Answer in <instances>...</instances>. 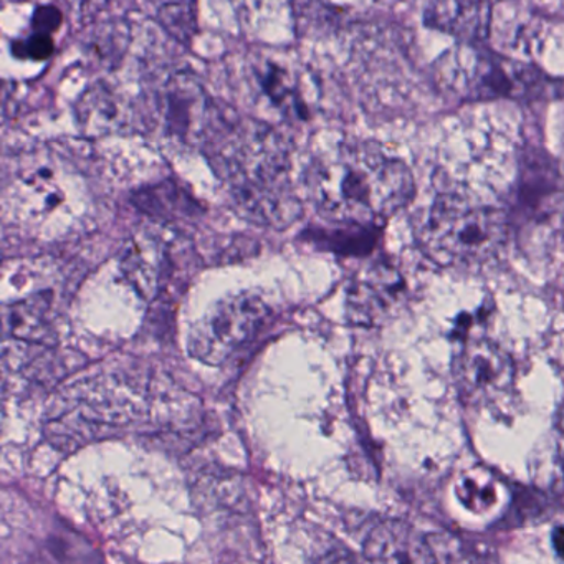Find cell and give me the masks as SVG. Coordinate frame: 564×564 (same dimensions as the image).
Segmentation results:
<instances>
[{"label":"cell","mask_w":564,"mask_h":564,"mask_svg":"<svg viewBox=\"0 0 564 564\" xmlns=\"http://www.w3.org/2000/svg\"><path fill=\"white\" fill-rule=\"evenodd\" d=\"M118 108L120 105L108 91V88L98 85L85 94L78 104V121L85 130L91 131V133H104V131L111 130L113 123H117L113 120H117L118 113H120Z\"/></svg>","instance_id":"obj_14"},{"label":"cell","mask_w":564,"mask_h":564,"mask_svg":"<svg viewBox=\"0 0 564 564\" xmlns=\"http://www.w3.org/2000/svg\"><path fill=\"white\" fill-rule=\"evenodd\" d=\"M269 318L262 296L252 292L227 296L194 323L187 339L189 355L204 365H224L257 338Z\"/></svg>","instance_id":"obj_5"},{"label":"cell","mask_w":564,"mask_h":564,"mask_svg":"<svg viewBox=\"0 0 564 564\" xmlns=\"http://www.w3.org/2000/svg\"><path fill=\"white\" fill-rule=\"evenodd\" d=\"M404 293V279L394 267L386 262L372 263L349 285L348 319L359 326L379 325L401 305Z\"/></svg>","instance_id":"obj_7"},{"label":"cell","mask_w":564,"mask_h":564,"mask_svg":"<svg viewBox=\"0 0 564 564\" xmlns=\"http://www.w3.org/2000/svg\"><path fill=\"white\" fill-rule=\"evenodd\" d=\"M259 80L263 94L275 105L276 110L282 111L283 117L300 121L310 120L308 104L292 72L275 62H267L260 72Z\"/></svg>","instance_id":"obj_12"},{"label":"cell","mask_w":564,"mask_h":564,"mask_svg":"<svg viewBox=\"0 0 564 564\" xmlns=\"http://www.w3.org/2000/svg\"><path fill=\"white\" fill-rule=\"evenodd\" d=\"M365 553L369 560L391 561V563L435 561L429 538L419 536L417 531L398 521L378 524L366 540Z\"/></svg>","instance_id":"obj_10"},{"label":"cell","mask_w":564,"mask_h":564,"mask_svg":"<svg viewBox=\"0 0 564 564\" xmlns=\"http://www.w3.org/2000/svg\"><path fill=\"white\" fill-rule=\"evenodd\" d=\"M556 427L560 429L561 434L564 435V394L563 399H561L560 405H557Z\"/></svg>","instance_id":"obj_21"},{"label":"cell","mask_w":564,"mask_h":564,"mask_svg":"<svg viewBox=\"0 0 564 564\" xmlns=\"http://www.w3.org/2000/svg\"><path fill=\"white\" fill-rule=\"evenodd\" d=\"M54 52V35L44 34V32H32L28 39H19L12 44V54L24 61H48Z\"/></svg>","instance_id":"obj_17"},{"label":"cell","mask_w":564,"mask_h":564,"mask_svg":"<svg viewBox=\"0 0 564 564\" xmlns=\"http://www.w3.org/2000/svg\"><path fill=\"white\" fill-rule=\"evenodd\" d=\"M308 199L316 213L336 226L378 229L414 197L408 164L389 158L372 143H345L310 163Z\"/></svg>","instance_id":"obj_1"},{"label":"cell","mask_w":564,"mask_h":564,"mask_svg":"<svg viewBox=\"0 0 564 564\" xmlns=\"http://www.w3.org/2000/svg\"><path fill=\"white\" fill-rule=\"evenodd\" d=\"M497 481L485 471H470L458 484L457 495L468 510H488L498 500Z\"/></svg>","instance_id":"obj_16"},{"label":"cell","mask_w":564,"mask_h":564,"mask_svg":"<svg viewBox=\"0 0 564 564\" xmlns=\"http://www.w3.org/2000/svg\"><path fill=\"white\" fill-rule=\"evenodd\" d=\"M510 216L458 196L434 200L421 229L425 256L447 269H480L494 262L510 239Z\"/></svg>","instance_id":"obj_3"},{"label":"cell","mask_w":564,"mask_h":564,"mask_svg":"<svg viewBox=\"0 0 564 564\" xmlns=\"http://www.w3.org/2000/svg\"><path fill=\"white\" fill-rule=\"evenodd\" d=\"M434 74L442 90L464 100L524 98L541 85L531 68L498 58L470 42H462L442 55L435 62Z\"/></svg>","instance_id":"obj_4"},{"label":"cell","mask_w":564,"mask_h":564,"mask_svg":"<svg viewBox=\"0 0 564 564\" xmlns=\"http://www.w3.org/2000/svg\"><path fill=\"white\" fill-rule=\"evenodd\" d=\"M563 177H564V173H563Z\"/></svg>","instance_id":"obj_22"},{"label":"cell","mask_w":564,"mask_h":564,"mask_svg":"<svg viewBox=\"0 0 564 564\" xmlns=\"http://www.w3.org/2000/svg\"><path fill=\"white\" fill-rule=\"evenodd\" d=\"M158 21L181 44H189L196 35L197 0H160Z\"/></svg>","instance_id":"obj_15"},{"label":"cell","mask_w":564,"mask_h":564,"mask_svg":"<svg viewBox=\"0 0 564 564\" xmlns=\"http://www.w3.org/2000/svg\"><path fill=\"white\" fill-rule=\"evenodd\" d=\"M229 134L207 137L210 164L229 187L240 216L260 226L285 229L296 223L302 204L290 184V151L267 124H227Z\"/></svg>","instance_id":"obj_2"},{"label":"cell","mask_w":564,"mask_h":564,"mask_svg":"<svg viewBox=\"0 0 564 564\" xmlns=\"http://www.w3.org/2000/svg\"><path fill=\"white\" fill-rule=\"evenodd\" d=\"M133 203L153 219L180 223L199 216L200 206L176 181H164L133 194Z\"/></svg>","instance_id":"obj_11"},{"label":"cell","mask_w":564,"mask_h":564,"mask_svg":"<svg viewBox=\"0 0 564 564\" xmlns=\"http://www.w3.org/2000/svg\"><path fill=\"white\" fill-rule=\"evenodd\" d=\"M62 24H64V14L55 6H39L32 14V32L54 35L55 32L61 31Z\"/></svg>","instance_id":"obj_18"},{"label":"cell","mask_w":564,"mask_h":564,"mask_svg":"<svg viewBox=\"0 0 564 564\" xmlns=\"http://www.w3.org/2000/svg\"><path fill=\"white\" fill-rule=\"evenodd\" d=\"M51 306L52 299L47 293L12 305L8 313V326L12 336L25 341H42L48 332Z\"/></svg>","instance_id":"obj_13"},{"label":"cell","mask_w":564,"mask_h":564,"mask_svg":"<svg viewBox=\"0 0 564 564\" xmlns=\"http://www.w3.org/2000/svg\"><path fill=\"white\" fill-rule=\"evenodd\" d=\"M121 272L144 300L158 299L173 275V256L166 240L144 230L124 247Z\"/></svg>","instance_id":"obj_8"},{"label":"cell","mask_w":564,"mask_h":564,"mask_svg":"<svg viewBox=\"0 0 564 564\" xmlns=\"http://www.w3.org/2000/svg\"><path fill=\"white\" fill-rule=\"evenodd\" d=\"M554 550L564 557V528H557L553 533Z\"/></svg>","instance_id":"obj_20"},{"label":"cell","mask_w":564,"mask_h":564,"mask_svg":"<svg viewBox=\"0 0 564 564\" xmlns=\"http://www.w3.org/2000/svg\"><path fill=\"white\" fill-rule=\"evenodd\" d=\"M78 8V12L84 15L97 14L98 11L108 4V0H72Z\"/></svg>","instance_id":"obj_19"},{"label":"cell","mask_w":564,"mask_h":564,"mask_svg":"<svg viewBox=\"0 0 564 564\" xmlns=\"http://www.w3.org/2000/svg\"><path fill=\"white\" fill-rule=\"evenodd\" d=\"M454 375L462 401L484 408L510 395L514 366L500 346L488 339H475L458 352Z\"/></svg>","instance_id":"obj_6"},{"label":"cell","mask_w":564,"mask_h":564,"mask_svg":"<svg viewBox=\"0 0 564 564\" xmlns=\"http://www.w3.org/2000/svg\"><path fill=\"white\" fill-rule=\"evenodd\" d=\"M425 24L460 42L477 44L490 34V0H431Z\"/></svg>","instance_id":"obj_9"}]
</instances>
